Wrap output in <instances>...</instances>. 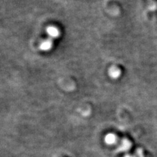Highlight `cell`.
Wrapping results in <instances>:
<instances>
[{
    "label": "cell",
    "mask_w": 157,
    "mask_h": 157,
    "mask_svg": "<svg viewBox=\"0 0 157 157\" xmlns=\"http://www.w3.org/2000/svg\"><path fill=\"white\" fill-rule=\"evenodd\" d=\"M53 46V39L48 37L45 40L43 41L40 45H39V48L43 51H50Z\"/></svg>",
    "instance_id": "obj_1"
},
{
    "label": "cell",
    "mask_w": 157,
    "mask_h": 157,
    "mask_svg": "<svg viewBox=\"0 0 157 157\" xmlns=\"http://www.w3.org/2000/svg\"><path fill=\"white\" fill-rule=\"evenodd\" d=\"M47 33L49 37L52 39H56L60 35V32L59 30V29L55 26H48L47 28Z\"/></svg>",
    "instance_id": "obj_2"
},
{
    "label": "cell",
    "mask_w": 157,
    "mask_h": 157,
    "mask_svg": "<svg viewBox=\"0 0 157 157\" xmlns=\"http://www.w3.org/2000/svg\"><path fill=\"white\" fill-rule=\"evenodd\" d=\"M108 73H109V75L110 77H111L112 78H114V79H116V78H118L121 76V70L117 66H113L109 69Z\"/></svg>",
    "instance_id": "obj_3"
},
{
    "label": "cell",
    "mask_w": 157,
    "mask_h": 157,
    "mask_svg": "<svg viewBox=\"0 0 157 157\" xmlns=\"http://www.w3.org/2000/svg\"><path fill=\"white\" fill-rule=\"evenodd\" d=\"M131 146H132V144L130 143V141L124 139L122 141V143L120 147L117 149V152H119H119H124V151H128L130 149Z\"/></svg>",
    "instance_id": "obj_4"
},
{
    "label": "cell",
    "mask_w": 157,
    "mask_h": 157,
    "mask_svg": "<svg viewBox=\"0 0 157 157\" xmlns=\"http://www.w3.org/2000/svg\"><path fill=\"white\" fill-rule=\"evenodd\" d=\"M117 136L113 134H108L105 137V142L108 145H113L116 143Z\"/></svg>",
    "instance_id": "obj_5"
},
{
    "label": "cell",
    "mask_w": 157,
    "mask_h": 157,
    "mask_svg": "<svg viewBox=\"0 0 157 157\" xmlns=\"http://www.w3.org/2000/svg\"><path fill=\"white\" fill-rule=\"evenodd\" d=\"M149 9L151 11H154L157 9V3L155 0H149Z\"/></svg>",
    "instance_id": "obj_6"
},
{
    "label": "cell",
    "mask_w": 157,
    "mask_h": 157,
    "mask_svg": "<svg viewBox=\"0 0 157 157\" xmlns=\"http://www.w3.org/2000/svg\"><path fill=\"white\" fill-rule=\"evenodd\" d=\"M136 157H144L143 150H142L141 149H137L136 151Z\"/></svg>",
    "instance_id": "obj_7"
},
{
    "label": "cell",
    "mask_w": 157,
    "mask_h": 157,
    "mask_svg": "<svg viewBox=\"0 0 157 157\" xmlns=\"http://www.w3.org/2000/svg\"><path fill=\"white\" fill-rule=\"evenodd\" d=\"M125 157H136V156H130V155H126V156H125Z\"/></svg>",
    "instance_id": "obj_8"
}]
</instances>
